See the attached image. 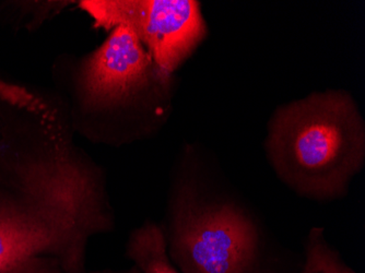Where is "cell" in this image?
<instances>
[{"label": "cell", "instance_id": "4", "mask_svg": "<svg viewBox=\"0 0 365 273\" xmlns=\"http://www.w3.org/2000/svg\"><path fill=\"white\" fill-rule=\"evenodd\" d=\"M96 227L76 213L40 202L0 201V273L53 252L71 273H81L88 238Z\"/></svg>", "mask_w": 365, "mask_h": 273}, {"label": "cell", "instance_id": "1", "mask_svg": "<svg viewBox=\"0 0 365 273\" xmlns=\"http://www.w3.org/2000/svg\"><path fill=\"white\" fill-rule=\"evenodd\" d=\"M264 149L279 180L295 194L336 200L364 165V120L348 92H313L274 110Z\"/></svg>", "mask_w": 365, "mask_h": 273}, {"label": "cell", "instance_id": "2", "mask_svg": "<svg viewBox=\"0 0 365 273\" xmlns=\"http://www.w3.org/2000/svg\"><path fill=\"white\" fill-rule=\"evenodd\" d=\"M165 241L180 273H300L268 256L257 223L243 207L204 196L192 180L175 188Z\"/></svg>", "mask_w": 365, "mask_h": 273}, {"label": "cell", "instance_id": "6", "mask_svg": "<svg viewBox=\"0 0 365 273\" xmlns=\"http://www.w3.org/2000/svg\"><path fill=\"white\" fill-rule=\"evenodd\" d=\"M127 256L141 273H180L170 259L164 232L153 222L131 233Z\"/></svg>", "mask_w": 365, "mask_h": 273}, {"label": "cell", "instance_id": "5", "mask_svg": "<svg viewBox=\"0 0 365 273\" xmlns=\"http://www.w3.org/2000/svg\"><path fill=\"white\" fill-rule=\"evenodd\" d=\"M153 61L130 29H113L108 40L88 59L82 80L91 98L122 102L147 84Z\"/></svg>", "mask_w": 365, "mask_h": 273}, {"label": "cell", "instance_id": "7", "mask_svg": "<svg viewBox=\"0 0 365 273\" xmlns=\"http://www.w3.org/2000/svg\"><path fill=\"white\" fill-rule=\"evenodd\" d=\"M300 273H356L327 243L324 229L313 227L305 242V262Z\"/></svg>", "mask_w": 365, "mask_h": 273}, {"label": "cell", "instance_id": "8", "mask_svg": "<svg viewBox=\"0 0 365 273\" xmlns=\"http://www.w3.org/2000/svg\"><path fill=\"white\" fill-rule=\"evenodd\" d=\"M4 273H71L59 258H31Z\"/></svg>", "mask_w": 365, "mask_h": 273}, {"label": "cell", "instance_id": "9", "mask_svg": "<svg viewBox=\"0 0 365 273\" xmlns=\"http://www.w3.org/2000/svg\"><path fill=\"white\" fill-rule=\"evenodd\" d=\"M106 273V272H104ZM106 273H141L140 271H139V269L137 268L136 266L133 267V268L129 269V270L127 271H123V272H106Z\"/></svg>", "mask_w": 365, "mask_h": 273}, {"label": "cell", "instance_id": "3", "mask_svg": "<svg viewBox=\"0 0 365 273\" xmlns=\"http://www.w3.org/2000/svg\"><path fill=\"white\" fill-rule=\"evenodd\" d=\"M79 6L98 28L130 29L147 47L163 81L207 34L200 4L195 0H86Z\"/></svg>", "mask_w": 365, "mask_h": 273}]
</instances>
